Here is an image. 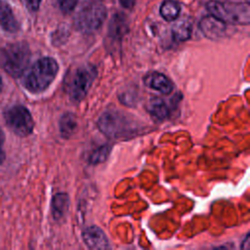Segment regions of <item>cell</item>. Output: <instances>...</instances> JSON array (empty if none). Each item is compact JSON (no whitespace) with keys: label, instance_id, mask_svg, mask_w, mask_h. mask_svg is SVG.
<instances>
[{"label":"cell","instance_id":"4fadbf2b","mask_svg":"<svg viewBox=\"0 0 250 250\" xmlns=\"http://www.w3.org/2000/svg\"><path fill=\"white\" fill-rule=\"evenodd\" d=\"M147 110L152 117L158 121L164 120L169 115V108L165 102L159 98L152 99L147 106Z\"/></svg>","mask_w":250,"mask_h":250},{"label":"cell","instance_id":"30bf717a","mask_svg":"<svg viewBox=\"0 0 250 250\" xmlns=\"http://www.w3.org/2000/svg\"><path fill=\"white\" fill-rule=\"evenodd\" d=\"M144 82L147 87L155 91H158L162 94L168 95L173 90V84L170 81V79L160 72L153 71L148 73L147 75H146Z\"/></svg>","mask_w":250,"mask_h":250},{"label":"cell","instance_id":"d6986e66","mask_svg":"<svg viewBox=\"0 0 250 250\" xmlns=\"http://www.w3.org/2000/svg\"><path fill=\"white\" fill-rule=\"evenodd\" d=\"M60 8L63 13H70L75 8L78 0H58Z\"/></svg>","mask_w":250,"mask_h":250},{"label":"cell","instance_id":"9c48e42d","mask_svg":"<svg viewBox=\"0 0 250 250\" xmlns=\"http://www.w3.org/2000/svg\"><path fill=\"white\" fill-rule=\"evenodd\" d=\"M226 22L213 17L207 16L200 21L199 27L202 33L210 39H218L224 36L226 31Z\"/></svg>","mask_w":250,"mask_h":250},{"label":"cell","instance_id":"ac0fdd59","mask_svg":"<svg viewBox=\"0 0 250 250\" xmlns=\"http://www.w3.org/2000/svg\"><path fill=\"white\" fill-rule=\"evenodd\" d=\"M110 152V146L107 145L101 146L97 147L95 150L92 151V153L89 155V162L93 165H97L99 163L104 162Z\"/></svg>","mask_w":250,"mask_h":250},{"label":"cell","instance_id":"9a60e30c","mask_svg":"<svg viewBox=\"0 0 250 250\" xmlns=\"http://www.w3.org/2000/svg\"><path fill=\"white\" fill-rule=\"evenodd\" d=\"M191 31H192L191 23L187 20L178 21L172 28L173 37L176 41H179V42L187 41L188 39H189L191 35Z\"/></svg>","mask_w":250,"mask_h":250},{"label":"cell","instance_id":"44dd1931","mask_svg":"<svg viewBox=\"0 0 250 250\" xmlns=\"http://www.w3.org/2000/svg\"><path fill=\"white\" fill-rule=\"evenodd\" d=\"M4 140H5V136H4L3 131L0 128V164H2L5 159V152L2 149V145L4 143Z\"/></svg>","mask_w":250,"mask_h":250},{"label":"cell","instance_id":"3957f363","mask_svg":"<svg viewBox=\"0 0 250 250\" xmlns=\"http://www.w3.org/2000/svg\"><path fill=\"white\" fill-rule=\"evenodd\" d=\"M29 61V48L22 42L10 44L0 53V66L13 77L21 76L26 69Z\"/></svg>","mask_w":250,"mask_h":250},{"label":"cell","instance_id":"ba28073f","mask_svg":"<svg viewBox=\"0 0 250 250\" xmlns=\"http://www.w3.org/2000/svg\"><path fill=\"white\" fill-rule=\"evenodd\" d=\"M82 238L84 243L91 249H108L110 243L105 233L96 226H90L86 228L82 232Z\"/></svg>","mask_w":250,"mask_h":250},{"label":"cell","instance_id":"52a82bcc","mask_svg":"<svg viewBox=\"0 0 250 250\" xmlns=\"http://www.w3.org/2000/svg\"><path fill=\"white\" fill-rule=\"evenodd\" d=\"M4 118L8 127L18 136L25 137L32 133L34 122L29 110L21 104L9 107L4 112Z\"/></svg>","mask_w":250,"mask_h":250},{"label":"cell","instance_id":"6da1fadb","mask_svg":"<svg viewBox=\"0 0 250 250\" xmlns=\"http://www.w3.org/2000/svg\"><path fill=\"white\" fill-rule=\"evenodd\" d=\"M98 127L109 139L132 138L142 131V126L132 116L116 109L104 111L98 120Z\"/></svg>","mask_w":250,"mask_h":250},{"label":"cell","instance_id":"5bb4252c","mask_svg":"<svg viewBox=\"0 0 250 250\" xmlns=\"http://www.w3.org/2000/svg\"><path fill=\"white\" fill-rule=\"evenodd\" d=\"M180 12L181 6L175 0H164L160 6V15L167 21H175L179 17Z\"/></svg>","mask_w":250,"mask_h":250},{"label":"cell","instance_id":"603a6c76","mask_svg":"<svg viewBox=\"0 0 250 250\" xmlns=\"http://www.w3.org/2000/svg\"><path fill=\"white\" fill-rule=\"evenodd\" d=\"M2 85H3V83H2V77H1V75H0V92H1V90H2Z\"/></svg>","mask_w":250,"mask_h":250},{"label":"cell","instance_id":"5b68a950","mask_svg":"<svg viewBox=\"0 0 250 250\" xmlns=\"http://www.w3.org/2000/svg\"><path fill=\"white\" fill-rule=\"evenodd\" d=\"M106 18V9L100 0H90L84 3L74 19L75 27L83 33L98 30Z\"/></svg>","mask_w":250,"mask_h":250},{"label":"cell","instance_id":"8fae6325","mask_svg":"<svg viewBox=\"0 0 250 250\" xmlns=\"http://www.w3.org/2000/svg\"><path fill=\"white\" fill-rule=\"evenodd\" d=\"M0 26L5 31L11 33L17 32L20 28L11 7L2 0H0Z\"/></svg>","mask_w":250,"mask_h":250},{"label":"cell","instance_id":"7402d4cb","mask_svg":"<svg viewBox=\"0 0 250 250\" xmlns=\"http://www.w3.org/2000/svg\"><path fill=\"white\" fill-rule=\"evenodd\" d=\"M120 4L124 7V8H132L136 2V0H119Z\"/></svg>","mask_w":250,"mask_h":250},{"label":"cell","instance_id":"8992f818","mask_svg":"<svg viewBox=\"0 0 250 250\" xmlns=\"http://www.w3.org/2000/svg\"><path fill=\"white\" fill-rule=\"evenodd\" d=\"M97 68L92 64L79 66L65 81V91L73 102H80L87 95L95 78Z\"/></svg>","mask_w":250,"mask_h":250},{"label":"cell","instance_id":"7a4b0ae2","mask_svg":"<svg viewBox=\"0 0 250 250\" xmlns=\"http://www.w3.org/2000/svg\"><path fill=\"white\" fill-rule=\"evenodd\" d=\"M58 70L59 65L55 59L41 58L34 62L24 76L23 85L31 93H41L54 81Z\"/></svg>","mask_w":250,"mask_h":250},{"label":"cell","instance_id":"e0dca14e","mask_svg":"<svg viewBox=\"0 0 250 250\" xmlns=\"http://www.w3.org/2000/svg\"><path fill=\"white\" fill-rule=\"evenodd\" d=\"M127 27L126 19L123 15H115L110 21L108 26V34L113 37L121 36L125 32V28Z\"/></svg>","mask_w":250,"mask_h":250},{"label":"cell","instance_id":"277c9868","mask_svg":"<svg viewBox=\"0 0 250 250\" xmlns=\"http://www.w3.org/2000/svg\"><path fill=\"white\" fill-rule=\"evenodd\" d=\"M211 16L224 22L235 24H248L250 21V8L248 3H223L211 0L206 4Z\"/></svg>","mask_w":250,"mask_h":250},{"label":"cell","instance_id":"7c38bea8","mask_svg":"<svg viewBox=\"0 0 250 250\" xmlns=\"http://www.w3.org/2000/svg\"><path fill=\"white\" fill-rule=\"evenodd\" d=\"M69 207V197L66 193H57L52 199V215L55 220L62 219Z\"/></svg>","mask_w":250,"mask_h":250},{"label":"cell","instance_id":"2e32d148","mask_svg":"<svg viewBox=\"0 0 250 250\" xmlns=\"http://www.w3.org/2000/svg\"><path fill=\"white\" fill-rule=\"evenodd\" d=\"M59 127L62 136L63 138H69L77 127V121L75 116L69 112L64 113L60 119Z\"/></svg>","mask_w":250,"mask_h":250},{"label":"cell","instance_id":"ffe728a7","mask_svg":"<svg viewBox=\"0 0 250 250\" xmlns=\"http://www.w3.org/2000/svg\"><path fill=\"white\" fill-rule=\"evenodd\" d=\"M41 1H42V0H25L27 8H28L30 11H32V12H35V11L38 10Z\"/></svg>","mask_w":250,"mask_h":250}]
</instances>
